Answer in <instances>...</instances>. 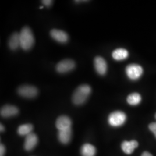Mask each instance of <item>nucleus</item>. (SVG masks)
I'll return each mask as SVG.
<instances>
[{"instance_id":"1","label":"nucleus","mask_w":156,"mask_h":156,"mask_svg":"<svg viewBox=\"0 0 156 156\" xmlns=\"http://www.w3.org/2000/svg\"><path fill=\"white\" fill-rule=\"evenodd\" d=\"M91 91L90 86L87 84H82L75 90L73 95V102L74 104L80 105L84 104L88 98Z\"/></svg>"},{"instance_id":"17","label":"nucleus","mask_w":156,"mask_h":156,"mask_svg":"<svg viewBox=\"0 0 156 156\" xmlns=\"http://www.w3.org/2000/svg\"><path fill=\"white\" fill-rule=\"evenodd\" d=\"M141 96L139 93H134L129 95L127 98V101L131 105H137L141 102Z\"/></svg>"},{"instance_id":"11","label":"nucleus","mask_w":156,"mask_h":156,"mask_svg":"<svg viewBox=\"0 0 156 156\" xmlns=\"http://www.w3.org/2000/svg\"><path fill=\"white\" fill-rule=\"evenodd\" d=\"M19 110L16 106L6 105L3 106L1 109V115L4 117H9L16 115Z\"/></svg>"},{"instance_id":"15","label":"nucleus","mask_w":156,"mask_h":156,"mask_svg":"<svg viewBox=\"0 0 156 156\" xmlns=\"http://www.w3.org/2000/svg\"><path fill=\"white\" fill-rule=\"evenodd\" d=\"M112 55L115 60L122 61L126 59L128 57L129 53L126 49L123 48H119L114 50Z\"/></svg>"},{"instance_id":"12","label":"nucleus","mask_w":156,"mask_h":156,"mask_svg":"<svg viewBox=\"0 0 156 156\" xmlns=\"http://www.w3.org/2000/svg\"><path fill=\"white\" fill-rule=\"evenodd\" d=\"M138 146V143L136 140H133L131 141H124L122 144V149L127 154H131L134 150Z\"/></svg>"},{"instance_id":"4","label":"nucleus","mask_w":156,"mask_h":156,"mask_svg":"<svg viewBox=\"0 0 156 156\" xmlns=\"http://www.w3.org/2000/svg\"><path fill=\"white\" fill-rule=\"evenodd\" d=\"M143 68L140 65L132 64L128 65L126 68V73L128 78L131 80H137L143 74Z\"/></svg>"},{"instance_id":"14","label":"nucleus","mask_w":156,"mask_h":156,"mask_svg":"<svg viewBox=\"0 0 156 156\" xmlns=\"http://www.w3.org/2000/svg\"><path fill=\"white\" fill-rule=\"evenodd\" d=\"M72 129L71 128H68L64 130L59 131L58 134V140L62 144H67L71 139Z\"/></svg>"},{"instance_id":"9","label":"nucleus","mask_w":156,"mask_h":156,"mask_svg":"<svg viewBox=\"0 0 156 156\" xmlns=\"http://www.w3.org/2000/svg\"><path fill=\"white\" fill-rule=\"evenodd\" d=\"M71 125L72 122L69 117L67 116H61L56 120V127L59 131L71 128Z\"/></svg>"},{"instance_id":"6","label":"nucleus","mask_w":156,"mask_h":156,"mask_svg":"<svg viewBox=\"0 0 156 156\" xmlns=\"http://www.w3.org/2000/svg\"><path fill=\"white\" fill-rule=\"evenodd\" d=\"M75 67V62L71 59H65L59 62L56 66V71L60 73H65L73 70Z\"/></svg>"},{"instance_id":"8","label":"nucleus","mask_w":156,"mask_h":156,"mask_svg":"<svg viewBox=\"0 0 156 156\" xmlns=\"http://www.w3.org/2000/svg\"><path fill=\"white\" fill-rule=\"evenodd\" d=\"M94 67L97 73L101 75H104L107 71V64L102 57L97 56L94 59Z\"/></svg>"},{"instance_id":"21","label":"nucleus","mask_w":156,"mask_h":156,"mask_svg":"<svg viewBox=\"0 0 156 156\" xmlns=\"http://www.w3.org/2000/svg\"><path fill=\"white\" fill-rule=\"evenodd\" d=\"M5 152V149L4 146L1 144V146H0V156H4Z\"/></svg>"},{"instance_id":"23","label":"nucleus","mask_w":156,"mask_h":156,"mask_svg":"<svg viewBox=\"0 0 156 156\" xmlns=\"http://www.w3.org/2000/svg\"><path fill=\"white\" fill-rule=\"evenodd\" d=\"M0 129H1V132H3L4 131V127L1 124V128H0Z\"/></svg>"},{"instance_id":"22","label":"nucleus","mask_w":156,"mask_h":156,"mask_svg":"<svg viewBox=\"0 0 156 156\" xmlns=\"http://www.w3.org/2000/svg\"><path fill=\"white\" fill-rule=\"evenodd\" d=\"M153 156L152 154H151V153L148 151H145L142 153V156Z\"/></svg>"},{"instance_id":"13","label":"nucleus","mask_w":156,"mask_h":156,"mask_svg":"<svg viewBox=\"0 0 156 156\" xmlns=\"http://www.w3.org/2000/svg\"><path fill=\"white\" fill-rule=\"evenodd\" d=\"M8 46L12 50H16L20 46V34L17 33L12 34L8 41Z\"/></svg>"},{"instance_id":"7","label":"nucleus","mask_w":156,"mask_h":156,"mask_svg":"<svg viewBox=\"0 0 156 156\" xmlns=\"http://www.w3.org/2000/svg\"><path fill=\"white\" fill-rule=\"evenodd\" d=\"M50 34L53 39L59 43L64 44L66 43L68 40V34L62 30L53 29L51 30Z\"/></svg>"},{"instance_id":"3","label":"nucleus","mask_w":156,"mask_h":156,"mask_svg":"<svg viewBox=\"0 0 156 156\" xmlns=\"http://www.w3.org/2000/svg\"><path fill=\"white\" fill-rule=\"evenodd\" d=\"M126 119V115L123 112H113L108 117V123L113 127H119L125 123Z\"/></svg>"},{"instance_id":"2","label":"nucleus","mask_w":156,"mask_h":156,"mask_svg":"<svg viewBox=\"0 0 156 156\" xmlns=\"http://www.w3.org/2000/svg\"><path fill=\"white\" fill-rule=\"evenodd\" d=\"M19 34L22 49L24 50H30L35 43V38L31 30L27 26H25Z\"/></svg>"},{"instance_id":"20","label":"nucleus","mask_w":156,"mask_h":156,"mask_svg":"<svg viewBox=\"0 0 156 156\" xmlns=\"http://www.w3.org/2000/svg\"><path fill=\"white\" fill-rule=\"evenodd\" d=\"M42 4L46 6H48V7H49L53 4V1H51V0H44V1H42Z\"/></svg>"},{"instance_id":"5","label":"nucleus","mask_w":156,"mask_h":156,"mask_svg":"<svg viewBox=\"0 0 156 156\" xmlns=\"http://www.w3.org/2000/svg\"><path fill=\"white\" fill-rule=\"evenodd\" d=\"M17 93L23 97L32 98L37 95L38 93V89L33 86L23 85L18 88Z\"/></svg>"},{"instance_id":"24","label":"nucleus","mask_w":156,"mask_h":156,"mask_svg":"<svg viewBox=\"0 0 156 156\" xmlns=\"http://www.w3.org/2000/svg\"><path fill=\"white\" fill-rule=\"evenodd\" d=\"M155 117H156V115H155Z\"/></svg>"},{"instance_id":"16","label":"nucleus","mask_w":156,"mask_h":156,"mask_svg":"<svg viewBox=\"0 0 156 156\" xmlns=\"http://www.w3.org/2000/svg\"><path fill=\"white\" fill-rule=\"evenodd\" d=\"M80 151L82 156H94L96 153L94 146L89 144L83 145Z\"/></svg>"},{"instance_id":"18","label":"nucleus","mask_w":156,"mask_h":156,"mask_svg":"<svg viewBox=\"0 0 156 156\" xmlns=\"http://www.w3.org/2000/svg\"><path fill=\"white\" fill-rule=\"evenodd\" d=\"M33 129V126L31 124H23L17 129L18 134L20 135H28V134H31V131Z\"/></svg>"},{"instance_id":"19","label":"nucleus","mask_w":156,"mask_h":156,"mask_svg":"<svg viewBox=\"0 0 156 156\" xmlns=\"http://www.w3.org/2000/svg\"><path fill=\"white\" fill-rule=\"evenodd\" d=\"M149 128L155 135L156 138V122L151 123L149 126Z\"/></svg>"},{"instance_id":"10","label":"nucleus","mask_w":156,"mask_h":156,"mask_svg":"<svg viewBox=\"0 0 156 156\" xmlns=\"http://www.w3.org/2000/svg\"><path fill=\"white\" fill-rule=\"evenodd\" d=\"M38 137L34 133L28 134L26 136L24 142V149L26 151H31L38 143Z\"/></svg>"}]
</instances>
